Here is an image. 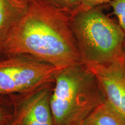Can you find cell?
Instances as JSON below:
<instances>
[{"mask_svg":"<svg viewBox=\"0 0 125 125\" xmlns=\"http://www.w3.org/2000/svg\"><path fill=\"white\" fill-rule=\"evenodd\" d=\"M52 84L12 94V112L5 125H54L50 105Z\"/></svg>","mask_w":125,"mask_h":125,"instance_id":"obj_5","label":"cell"},{"mask_svg":"<svg viewBox=\"0 0 125 125\" xmlns=\"http://www.w3.org/2000/svg\"><path fill=\"white\" fill-rule=\"evenodd\" d=\"M60 71L56 67L28 54L0 59V95L21 94L54 83Z\"/></svg>","mask_w":125,"mask_h":125,"instance_id":"obj_4","label":"cell"},{"mask_svg":"<svg viewBox=\"0 0 125 125\" xmlns=\"http://www.w3.org/2000/svg\"><path fill=\"white\" fill-rule=\"evenodd\" d=\"M2 58V57L1 56V55H0V59H1V58Z\"/></svg>","mask_w":125,"mask_h":125,"instance_id":"obj_15","label":"cell"},{"mask_svg":"<svg viewBox=\"0 0 125 125\" xmlns=\"http://www.w3.org/2000/svg\"><path fill=\"white\" fill-rule=\"evenodd\" d=\"M121 60L123 61V62L125 63V39L122 48V57H121Z\"/></svg>","mask_w":125,"mask_h":125,"instance_id":"obj_13","label":"cell"},{"mask_svg":"<svg viewBox=\"0 0 125 125\" xmlns=\"http://www.w3.org/2000/svg\"><path fill=\"white\" fill-rule=\"evenodd\" d=\"M62 13L70 15L80 8L81 0H40Z\"/></svg>","mask_w":125,"mask_h":125,"instance_id":"obj_9","label":"cell"},{"mask_svg":"<svg viewBox=\"0 0 125 125\" xmlns=\"http://www.w3.org/2000/svg\"><path fill=\"white\" fill-rule=\"evenodd\" d=\"M85 65L94 74L104 99L125 119V63L121 59Z\"/></svg>","mask_w":125,"mask_h":125,"instance_id":"obj_6","label":"cell"},{"mask_svg":"<svg viewBox=\"0 0 125 125\" xmlns=\"http://www.w3.org/2000/svg\"><path fill=\"white\" fill-rule=\"evenodd\" d=\"M82 4L79 10L90 9L103 4L109 3L113 0H81Z\"/></svg>","mask_w":125,"mask_h":125,"instance_id":"obj_12","label":"cell"},{"mask_svg":"<svg viewBox=\"0 0 125 125\" xmlns=\"http://www.w3.org/2000/svg\"><path fill=\"white\" fill-rule=\"evenodd\" d=\"M15 0L21 4H22L24 5H27L31 0Z\"/></svg>","mask_w":125,"mask_h":125,"instance_id":"obj_14","label":"cell"},{"mask_svg":"<svg viewBox=\"0 0 125 125\" xmlns=\"http://www.w3.org/2000/svg\"></svg>","mask_w":125,"mask_h":125,"instance_id":"obj_16","label":"cell"},{"mask_svg":"<svg viewBox=\"0 0 125 125\" xmlns=\"http://www.w3.org/2000/svg\"><path fill=\"white\" fill-rule=\"evenodd\" d=\"M108 3L118 20L119 24L125 32V0H113Z\"/></svg>","mask_w":125,"mask_h":125,"instance_id":"obj_11","label":"cell"},{"mask_svg":"<svg viewBox=\"0 0 125 125\" xmlns=\"http://www.w3.org/2000/svg\"><path fill=\"white\" fill-rule=\"evenodd\" d=\"M69 20L40 0H31L0 46V55H30L59 71L83 62Z\"/></svg>","mask_w":125,"mask_h":125,"instance_id":"obj_1","label":"cell"},{"mask_svg":"<svg viewBox=\"0 0 125 125\" xmlns=\"http://www.w3.org/2000/svg\"><path fill=\"white\" fill-rule=\"evenodd\" d=\"M69 23L82 62L103 64L121 59L125 32L103 12L101 6L78 10Z\"/></svg>","mask_w":125,"mask_h":125,"instance_id":"obj_3","label":"cell"},{"mask_svg":"<svg viewBox=\"0 0 125 125\" xmlns=\"http://www.w3.org/2000/svg\"><path fill=\"white\" fill-rule=\"evenodd\" d=\"M82 125H125V119L105 100L89 114Z\"/></svg>","mask_w":125,"mask_h":125,"instance_id":"obj_8","label":"cell"},{"mask_svg":"<svg viewBox=\"0 0 125 125\" xmlns=\"http://www.w3.org/2000/svg\"><path fill=\"white\" fill-rule=\"evenodd\" d=\"M27 5L15 0H0V46L25 13Z\"/></svg>","mask_w":125,"mask_h":125,"instance_id":"obj_7","label":"cell"},{"mask_svg":"<svg viewBox=\"0 0 125 125\" xmlns=\"http://www.w3.org/2000/svg\"><path fill=\"white\" fill-rule=\"evenodd\" d=\"M50 105L54 125H81L105 99L94 74L83 62L55 76Z\"/></svg>","mask_w":125,"mask_h":125,"instance_id":"obj_2","label":"cell"},{"mask_svg":"<svg viewBox=\"0 0 125 125\" xmlns=\"http://www.w3.org/2000/svg\"><path fill=\"white\" fill-rule=\"evenodd\" d=\"M13 109L12 95H0V125H5Z\"/></svg>","mask_w":125,"mask_h":125,"instance_id":"obj_10","label":"cell"}]
</instances>
